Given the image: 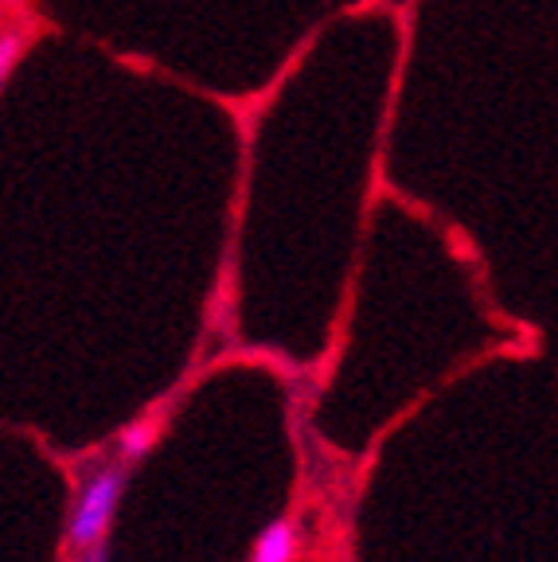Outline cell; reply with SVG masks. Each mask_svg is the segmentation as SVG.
Here are the masks:
<instances>
[{"mask_svg": "<svg viewBox=\"0 0 558 562\" xmlns=\"http://www.w3.org/2000/svg\"><path fill=\"white\" fill-rule=\"evenodd\" d=\"M125 484H130V465H102L98 473H90L82 481L79 496L70 504L67 516V547L70 551H82V547L98 543V539L110 536V524H114L118 508H122Z\"/></svg>", "mask_w": 558, "mask_h": 562, "instance_id": "cell-1", "label": "cell"}, {"mask_svg": "<svg viewBox=\"0 0 558 562\" xmlns=\"http://www.w3.org/2000/svg\"><path fill=\"white\" fill-rule=\"evenodd\" d=\"M297 554H301V524L293 516H281L258 531L250 562H293Z\"/></svg>", "mask_w": 558, "mask_h": 562, "instance_id": "cell-2", "label": "cell"}, {"mask_svg": "<svg viewBox=\"0 0 558 562\" xmlns=\"http://www.w3.org/2000/svg\"><path fill=\"white\" fill-rule=\"evenodd\" d=\"M157 438H160V426L153 418H141V422H133V426H125V430L118 434V457H122V465L145 461V457L153 453V446H157Z\"/></svg>", "mask_w": 558, "mask_h": 562, "instance_id": "cell-3", "label": "cell"}, {"mask_svg": "<svg viewBox=\"0 0 558 562\" xmlns=\"http://www.w3.org/2000/svg\"><path fill=\"white\" fill-rule=\"evenodd\" d=\"M24 52H27V35L20 32V27H4V32H0V94L9 90Z\"/></svg>", "mask_w": 558, "mask_h": 562, "instance_id": "cell-4", "label": "cell"}, {"mask_svg": "<svg viewBox=\"0 0 558 562\" xmlns=\"http://www.w3.org/2000/svg\"><path fill=\"white\" fill-rule=\"evenodd\" d=\"M79 562H110V543H105V539H98V543L82 547Z\"/></svg>", "mask_w": 558, "mask_h": 562, "instance_id": "cell-5", "label": "cell"}]
</instances>
